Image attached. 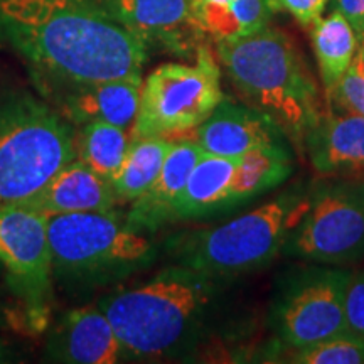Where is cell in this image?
Segmentation results:
<instances>
[{
  "label": "cell",
  "instance_id": "8992f818",
  "mask_svg": "<svg viewBox=\"0 0 364 364\" xmlns=\"http://www.w3.org/2000/svg\"><path fill=\"white\" fill-rule=\"evenodd\" d=\"M53 268L75 277H113L147 263L154 247L115 209L49 216Z\"/></svg>",
  "mask_w": 364,
  "mask_h": 364
},
{
  "label": "cell",
  "instance_id": "44dd1931",
  "mask_svg": "<svg viewBox=\"0 0 364 364\" xmlns=\"http://www.w3.org/2000/svg\"><path fill=\"white\" fill-rule=\"evenodd\" d=\"M292 167L290 154L282 147V144L250 150L238 159L231 184L230 206H236L277 188L292 174Z\"/></svg>",
  "mask_w": 364,
  "mask_h": 364
},
{
  "label": "cell",
  "instance_id": "f1b7e54d",
  "mask_svg": "<svg viewBox=\"0 0 364 364\" xmlns=\"http://www.w3.org/2000/svg\"><path fill=\"white\" fill-rule=\"evenodd\" d=\"M351 66L354 68V71H356L358 75H361L363 78H364V56H363V54L356 53V58H354V61H353Z\"/></svg>",
  "mask_w": 364,
  "mask_h": 364
},
{
  "label": "cell",
  "instance_id": "7a4b0ae2",
  "mask_svg": "<svg viewBox=\"0 0 364 364\" xmlns=\"http://www.w3.org/2000/svg\"><path fill=\"white\" fill-rule=\"evenodd\" d=\"M215 290L213 277L177 265L147 284L103 299L100 309L112 322L124 356L161 359L188 343Z\"/></svg>",
  "mask_w": 364,
  "mask_h": 364
},
{
  "label": "cell",
  "instance_id": "30bf717a",
  "mask_svg": "<svg viewBox=\"0 0 364 364\" xmlns=\"http://www.w3.org/2000/svg\"><path fill=\"white\" fill-rule=\"evenodd\" d=\"M48 223V215L26 206L0 209V263L39 311L53 272Z\"/></svg>",
  "mask_w": 364,
  "mask_h": 364
},
{
  "label": "cell",
  "instance_id": "5bb4252c",
  "mask_svg": "<svg viewBox=\"0 0 364 364\" xmlns=\"http://www.w3.org/2000/svg\"><path fill=\"white\" fill-rule=\"evenodd\" d=\"M203 154L204 150L194 140L184 136L177 139L176 142L172 140L161 174L152 188L142 198L134 201V208L125 216L127 225L132 230L144 233V231H156L166 223L174 221L177 199Z\"/></svg>",
  "mask_w": 364,
  "mask_h": 364
},
{
  "label": "cell",
  "instance_id": "7c38bea8",
  "mask_svg": "<svg viewBox=\"0 0 364 364\" xmlns=\"http://www.w3.org/2000/svg\"><path fill=\"white\" fill-rule=\"evenodd\" d=\"M280 127L257 108L223 102L201 125L193 139L206 154L220 157H241L250 150L279 142Z\"/></svg>",
  "mask_w": 364,
  "mask_h": 364
},
{
  "label": "cell",
  "instance_id": "603a6c76",
  "mask_svg": "<svg viewBox=\"0 0 364 364\" xmlns=\"http://www.w3.org/2000/svg\"><path fill=\"white\" fill-rule=\"evenodd\" d=\"M132 139L134 134L108 122H88L81 130L80 144H76L78 159L112 182L125 161Z\"/></svg>",
  "mask_w": 364,
  "mask_h": 364
},
{
  "label": "cell",
  "instance_id": "484cf974",
  "mask_svg": "<svg viewBox=\"0 0 364 364\" xmlns=\"http://www.w3.org/2000/svg\"><path fill=\"white\" fill-rule=\"evenodd\" d=\"M331 98H336L341 107L351 113L364 117V78L358 75L351 66L339 81V85L329 93Z\"/></svg>",
  "mask_w": 364,
  "mask_h": 364
},
{
  "label": "cell",
  "instance_id": "ac0fdd59",
  "mask_svg": "<svg viewBox=\"0 0 364 364\" xmlns=\"http://www.w3.org/2000/svg\"><path fill=\"white\" fill-rule=\"evenodd\" d=\"M240 157H220L204 152L191 172L174 208L176 220L201 218L230 208V193Z\"/></svg>",
  "mask_w": 364,
  "mask_h": 364
},
{
  "label": "cell",
  "instance_id": "2e32d148",
  "mask_svg": "<svg viewBox=\"0 0 364 364\" xmlns=\"http://www.w3.org/2000/svg\"><path fill=\"white\" fill-rule=\"evenodd\" d=\"M58 359L75 364H115L124 356L112 322L100 307L68 314L56 343Z\"/></svg>",
  "mask_w": 364,
  "mask_h": 364
},
{
  "label": "cell",
  "instance_id": "ffe728a7",
  "mask_svg": "<svg viewBox=\"0 0 364 364\" xmlns=\"http://www.w3.org/2000/svg\"><path fill=\"white\" fill-rule=\"evenodd\" d=\"M171 145L172 140L167 136L134 135L125 161L112 181L120 201L134 203L152 188L161 174Z\"/></svg>",
  "mask_w": 364,
  "mask_h": 364
},
{
  "label": "cell",
  "instance_id": "3957f363",
  "mask_svg": "<svg viewBox=\"0 0 364 364\" xmlns=\"http://www.w3.org/2000/svg\"><path fill=\"white\" fill-rule=\"evenodd\" d=\"M216 53L235 88L282 130L304 136L321 120L316 83L287 34L267 26L216 41Z\"/></svg>",
  "mask_w": 364,
  "mask_h": 364
},
{
  "label": "cell",
  "instance_id": "9a60e30c",
  "mask_svg": "<svg viewBox=\"0 0 364 364\" xmlns=\"http://www.w3.org/2000/svg\"><path fill=\"white\" fill-rule=\"evenodd\" d=\"M117 199L112 182L97 174L76 157L22 206L36 209L48 216H56L71 213L110 211L115 209Z\"/></svg>",
  "mask_w": 364,
  "mask_h": 364
},
{
  "label": "cell",
  "instance_id": "9c48e42d",
  "mask_svg": "<svg viewBox=\"0 0 364 364\" xmlns=\"http://www.w3.org/2000/svg\"><path fill=\"white\" fill-rule=\"evenodd\" d=\"M351 273L314 268L292 282L275 311L279 338L294 349L307 348L348 331L344 297Z\"/></svg>",
  "mask_w": 364,
  "mask_h": 364
},
{
  "label": "cell",
  "instance_id": "7402d4cb",
  "mask_svg": "<svg viewBox=\"0 0 364 364\" xmlns=\"http://www.w3.org/2000/svg\"><path fill=\"white\" fill-rule=\"evenodd\" d=\"M275 9H279L277 0H230L223 7L196 12V17L204 34L223 41L265 29Z\"/></svg>",
  "mask_w": 364,
  "mask_h": 364
},
{
  "label": "cell",
  "instance_id": "d4e9b609",
  "mask_svg": "<svg viewBox=\"0 0 364 364\" xmlns=\"http://www.w3.org/2000/svg\"><path fill=\"white\" fill-rule=\"evenodd\" d=\"M344 316L348 331L364 338V270L349 275L346 285Z\"/></svg>",
  "mask_w": 364,
  "mask_h": 364
},
{
  "label": "cell",
  "instance_id": "83f0119b",
  "mask_svg": "<svg viewBox=\"0 0 364 364\" xmlns=\"http://www.w3.org/2000/svg\"><path fill=\"white\" fill-rule=\"evenodd\" d=\"M336 9L343 12V16L356 31L359 43L364 36V0H336Z\"/></svg>",
  "mask_w": 364,
  "mask_h": 364
},
{
  "label": "cell",
  "instance_id": "ba28073f",
  "mask_svg": "<svg viewBox=\"0 0 364 364\" xmlns=\"http://www.w3.org/2000/svg\"><path fill=\"white\" fill-rule=\"evenodd\" d=\"M287 255L318 263H344L364 257V181L318 189L299 225L290 231Z\"/></svg>",
  "mask_w": 364,
  "mask_h": 364
},
{
  "label": "cell",
  "instance_id": "f546056e",
  "mask_svg": "<svg viewBox=\"0 0 364 364\" xmlns=\"http://www.w3.org/2000/svg\"><path fill=\"white\" fill-rule=\"evenodd\" d=\"M358 53H359V54H363V56H364V36H363V38H361V39H359V46H358Z\"/></svg>",
  "mask_w": 364,
  "mask_h": 364
},
{
  "label": "cell",
  "instance_id": "4fadbf2b",
  "mask_svg": "<svg viewBox=\"0 0 364 364\" xmlns=\"http://www.w3.org/2000/svg\"><path fill=\"white\" fill-rule=\"evenodd\" d=\"M142 85V76H129L90 85L61 86L66 88V95L61 97L63 113L75 124L85 125L102 120L134 134Z\"/></svg>",
  "mask_w": 364,
  "mask_h": 364
},
{
  "label": "cell",
  "instance_id": "cb8c5ba5",
  "mask_svg": "<svg viewBox=\"0 0 364 364\" xmlns=\"http://www.w3.org/2000/svg\"><path fill=\"white\" fill-rule=\"evenodd\" d=\"M299 364H364V338L346 331L294 353Z\"/></svg>",
  "mask_w": 364,
  "mask_h": 364
},
{
  "label": "cell",
  "instance_id": "e0dca14e",
  "mask_svg": "<svg viewBox=\"0 0 364 364\" xmlns=\"http://www.w3.org/2000/svg\"><path fill=\"white\" fill-rule=\"evenodd\" d=\"M307 144L311 161L318 172L364 171V117L358 113L318 120L307 134Z\"/></svg>",
  "mask_w": 364,
  "mask_h": 364
},
{
  "label": "cell",
  "instance_id": "6da1fadb",
  "mask_svg": "<svg viewBox=\"0 0 364 364\" xmlns=\"http://www.w3.org/2000/svg\"><path fill=\"white\" fill-rule=\"evenodd\" d=\"M0 48L43 88L142 76L149 46L100 0H0Z\"/></svg>",
  "mask_w": 364,
  "mask_h": 364
},
{
  "label": "cell",
  "instance_id": "d6986e66",
  "mask_svg": "<svg viewBox=\"0 0 364 364\" xmlns=\"http://www.w3.org/2000/svg\"><path fill=\"white\" fill-rule=\"evenodd\" d=\"M312 46L322 83L331 93L351 68L358 53V36L339 9L312 26Z\"/></svg>",
  "mask_w": 364,
  "mask_h": 364
},
{
  "label": "cell",
  "instance_id": "8fae6325",
  "mask_svg": "<svg viewBox=\"0 0 364 364\" xmlns=\"http://www.w3.org/2000/svg\"><path fill=\"white\" fill-rule=\"evenodd\" d=\"M122 26L145 44H159L176 54L201 48L204 36L193 0H100Z\"/></svg>",
  "mask_w": 364,
  "mask_h": 364
},
{
  "label": "cell",
  "instance_id": "52a82bcc",
  "mask_svg": "<svg viewBox=\"0 0 364 364\" xmlns=\"http://www.w3.org/2000/svg\"><path fill=\"white\" fill-rule=\"evenodd\" d=\"M220 68L208 48L198 49L196 65L159 66L142 85L134 135L172 136L201 125L223 102Z\"/></svg>",
  "mask_w": 364,
  "mask_h": 364
},
{
  "label": "cell",
  "instance_id": "277c9868",
  "mask_svg": "<svg viewBox=\"0 0 364 364\" xmlns=\"http://www.w3.org/2000/svg\"><path fill=\"white\" fill-rule=\"evenodd\" d=\"M78 157L73 130L31 95L0 103V209L22 206Z\"/></svg>",
  "mask_w": 364,
  "mask_h": 364
},
{
  "label": "cell",
  "instance_id": "4316f807",
  "mask_svg": "<svg viewBox=\"0 0 364 364\" xmlns=\"http://www.w3.org/2000/svg\"><path fill=\"white\" fill-rule=\"evenodd\" d=\"M280 9H285L300 24L311 27L322 17L329 0H277Z\"/></svg>",
  "mask_w": 364,
  "mask_h": 364
},
{
  "label": "cell",
  "instance_id": "5b68a950",
  "mask_svg": "<svg viewBox=\"0 0 364 364\" xmlns=\"http://www.w3.org/2000/svg\"><path fill=\"white\" fill-rule=\"evenodd\" d=\"M311 199L285 194L225 225L177 236L169 245L181 265L209 277H233L270 263L299 225Z\"/></svg>",
  "mask_w": 364,
  "mask_h": 364
}]
</instances>
